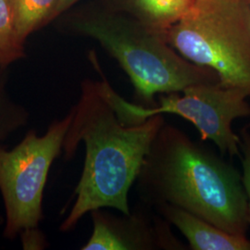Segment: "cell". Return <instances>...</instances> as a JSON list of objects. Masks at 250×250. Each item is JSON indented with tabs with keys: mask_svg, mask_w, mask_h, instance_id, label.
I'll list each match as a JSON object with an SVG mask.
<instances>
[{
	"mask_svg": "<svg viewBox=\"0 0 250 250\" xmlns=\"http://www.w3.org/2000/svg\"><path fill=\"white\" fill-rule=\"evenodd\" d=\"M112 86L104 77L85 81L62 144L63 158L74 157L82 142L85 158L76 199L63 221L61 232H72L81 219L99 208H111L129 214L128 195L153 139L164 125L163 114L140 124H128L117 112Z\"/></svg>",
	"mask_w": 250,
	"mask_h": 250,
	"instance_id": "obj_1",
	"label": "cell"
},
{
	"mask_svg": "<svg viewBox=\"0 0 250 250\" xmlns=\"http://www.w3.org/2000/svg\"><path fill=\"white\" fill-rule=\"evenodd\" d=\"M140 201L173 206L225 232L250 228L241 173L205 144L166 122L153 139L135 179Z\"/></svg>",
	"mask_w": 250,
	"mask_h": 250,
	"instance_id": "obj_2",
	"label": "cell"
},
{
	"mask_svg": "<svg viewBox=\"0 0 250 250\" xmlns=\"http://www.w3.org/2000/svg\"><path fill=\"white\" fill-rule=\"evenodd\" d=\"M78 28L99 42L121 65L142 103L139 105L153 107L157 95L220 83L213 70L185 59L168 43L164 32L140 21L101 17L86 20Z\"/></svg>",
	"mask_w": 250,
	"mask_h": 250,
	"instance_id": "obj_3",
	"label": "cell"
},
{
	"mask_svg": "<svg viewBox=\"0 0 250 250\" xmlns=\"http://www.w3.org/2000/svg\"><path fill=\"white\" fill-rule=\"evenodd\" d=\"M164 36L185 59L213 70L221 84L240 90L250 99V3L194 0Z\"/></svg>",
	"mask_w": 250,
	"mask_h": 250,
	"instance_id": "obj_4",
	"label": "cell"
},
{
	"mask_svg": "<svg viewBox=\"0 0 250 250\" xmlns=\"http://www.w3.org/2000/svg\"><path fill=\"white\" fill-rule=\"evenodd\" d=\"M72 111L54 121L39 136L30 130L20 143L8 149L0 145V193L5 207L3 236L21 238L23 250H43L39 230L43 215L45 183L54 161L62 154L72 121Z\"/></svg>",
	"mask_w": 250,
	"mask_h": 250,
	"instance_id": "obj_5",
	"label": "cell"
},
{
	"mask_svg": "<svg viewBox=\"0 0 250 250\" xmlns=\"http://www.w3.org/2000/svg\"><path fill=\"white\" fill-rule=\"evenodd\" d=\"M179 93L161 94L153 107L130 103L114 89L111 98L118 114L128 124H140L157 114H175L196 127L201 141L213 142L231 158L239 156V135L233 132L232 123L250 116L247 95L220 83L195 84L183 90V95Z\"/></svg>",
	"mask_w": 250,
	"mask_h": 250,
	"instance_id": "obj_6",
	"label": "cell"
},
{
	"mask_svg": "<svg viewBox=\"0 0 250 250\" xmlns=\"http://www.w3.org/2000/svg\"><path fill=\"white\" fill-rule=\"evenodd\" d=\"M150 207L140 201L122 217L103 208L91 211L93 231L82 250H186L161 215L153 216Z\"/></svg>",
	"mask_w": 250,
	"mask_h": 250,
	"instance_id": "obj_7",
	"label": "cell"
},
{
	"mask_svg": "<svg viewBox=\"0 0 250 250\" xmlns=\"http://www.w3.org/2000/svg\"><path fill=\"white\" fill-rule=\"evenodd\" d=\"M155 211L174 225L192 250H250L247 235L225 232L212 224L173 206H156Z\"/></svg>",
	"mask_w": 250,
	"mask_h": 250,
	"instance_id": "obj_8",
	"label": "cell"
},
{
	"mask_svg": "<svg viewBox=\"0 0 250 250\" xmlns=\"http://www.w3.org/2000/svg\"><path fill=\"white\" fill-rule=\"evenodd\" d=\"M139 21L154 30L165 32L183 18L194 0H130Z\"/></svg>",
	"mask_w": 250,
	"mask_h": 250,
	"instance_id": "obj_9",
	"label": "cell"
},
{
	"mask_svg": "<svg viewBox=\"0 0 250 250\" xmlns=\"http://www.w3.org/2000/svg\"><path fill=\"white\" fill-rule=\"evenodd\" d=\"M14 25L21 41L25 42L27 37L44 22L49 21L58 0H8Z\"/></svg>",
	"mask_w": 250,
	"mask_h": 250,
	"instance_id": "obj_10",
	"label": "cell"
},
{
	"mask_svg": "<svg viewBox=\"0 0 250 250\" xmlns=\"http://www.w3.org/2000/svg\"><path fill=\"white\" fill-rule=\"evenodd\" d=\"M24 55V42L17 34L9 1L0 0V70Z\"/></svg>",
	"mask_w": 250,
	"mask_h": 250,
	"instance_id": "obj_11",
	"label": "cell"
},
{
	"mask_svg": "<svg viewBox=\"0 0 250 250\" xmlns=\"http://www.w3.org/2000/svg\"><path fill=\"white\" fill-rule=\"evenodd\" d=\"M29 119L28 109L9 97L5 83L0 77V145H3L12 134L25 127ZM3 223L4 218L0 213V224Z\"/></svg>",
	"mask_w": 250,
	"mask_h": 250,
	"instance_id": "obj_12",
	"label": "cell"
},
{
	"mask_svg": "<svg viewBox=\"0 0 250 250\" xmlns=\"http://www.w3.org/2000/svg\"><path fill=\"white\" fill-rule=\"evenodd\" d=\"M239 156L241 157V179L246 193L250 226V124L245 125L239 134Z\"/></svg>",
	"mask_w": 250,
	"mask_h": 250,
	"instance_id": "obj_13",
	"label": "cell"
},
{
	"mask_svg": "<svg viewBox=\"0 0 250 250\" xmlns=\"http://www.w3.org/2000/svg\"><path fill=\"white\" fill-rule=\"evenodd\" d=\"M78 1H80V0H58V4H57V6L55 8L51 20L56 18L61 13H62L65 10H67L69 8H71L72 5H74Z\"/></svg>",
	"mask_w": 250,
	"mask_h": 250,
	"instance_id": "obj_14",
	"label": "cell"
},
{
	"mask_svg": "<svg viewBox=\"0 0 250 250\" xmlns=\"http://www.w3.org/2000/svg\"><path fill=\"white\" fill-rule=\"evenodd\" d=\"M245 1H247V2H248V3H250V0H245Z\"/></svg>",
	"mask_w": 250,
	"mask_h": 250,
	"instance_id": "obj_15",
	"label": "cell"
}]
</instances>
